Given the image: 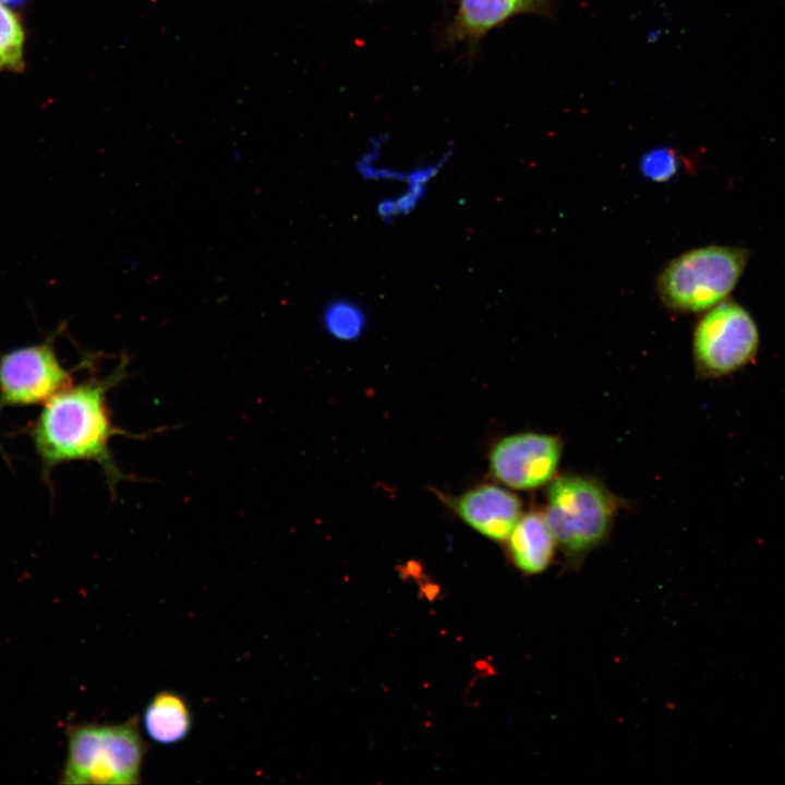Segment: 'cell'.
<instances>
[{"label":"cell","mask_w":785,"mask_h":785,"mask_svg":"<svg viewBox=\"0 0 785 785\" xmlns=\"http://www.w3.org/2000/svg\"><path fill=\"white\" fill-rule=\"evenodd\" d=\"M545 498V521L556 544L572 560L584 557L607 538L618 511L616 496L587 475L555 476Z\"/></svg>","instance_id":"7a4b0ae2"},{"label":"cell","mask_w":785,"mask_h":785,"mask_svg":"<svg viewBox=\"0 0 785 785\" xmlns=\"http://www.w3.org/2000/svg\"><path fill=\"white\" fill-rule=\"evenodd\" d=\"M0 1H2L3 3L7 4V3H9V2H10V3H16V2L22 1V0H0Z\"/></svg>","instance_id":"9a60e30c"},{"label":"cell","mask_w":785,"mask_h":785,"mask_svg":"<svg viewBox=\"0 0 785 785\" xmlns=\"http://www.w3.org/2000/svg\"><path fill=\"white\" fill-rule=\"evenodd\" d=\"M679 167V158L672 148H654L648 152L640 161L641 172L652 181L669 180Z\"/></svg>","instance_id":"5bb4252c"},{"label":"cell","mask_w":785,"mask_h":785,"mask_svg":"<svg viewBox=\"0 0 785 785\" xmlns=\"http://www.w3.org/2000/svg\"><path fill=\"white\" fill-rule=\"evenodd\" d=\"M748 257L749 251L739 246L710 245L686 252L660 274L659 297L675 312L708 311L734 290Z\"/></svg>","instance_id":"277c9868"},{"label":"cell","mask_w":785,"mask_h":785,"mask_svg":"<svg viewBox=\"0 0 785 785\" xmlns=\"http://www.w3.org/2000/svg\"><path fill=\"white\" fill-rule=\"evenodd\" d=\"M506 541L514 565L526 575L543 572L557 545L543 512L535 510L521 515Z\"/></svg>","instance_id":"9c48e42d"},{"label":"cell","mask_w":785,"mask_h":785,"mask_svg":"<svg viewBox=\"0 0 785 785\" xmlns=\"http://www.w3.org/2000/svg\"><path fill=\"white\" fill-rule=\"evenodd\" d=\"M455 514L470 528L492 541H506L522 515V503L510 490L481 484L452 498Z\"/></svg>","instance_id":"ba28073f"},{"label":"cell","mask_w":785,"mask_h":785,"mask_svg":"<svg viewBox=\"0 0 785 785\" xmlns=\"http://www.w3.org/2000/svg\"><path fill=\"white\" fill-rule=\"evenodd\" d=\"M25 31L19 15L0 1V72H22Z\"/></svg>","instance_id":"4fadbf2b"},{"label":"cell","mask_w":785,"mask_h":785,"mask_svg":"<svg viewBox=\"0 0 785 785\" xmlns=\"http://www.w3.org/2000/svg\"><path fill=\"white\" fill-rule=\"evenodd\" d=\"M126 358L102 378L93 377L77 386H70L47 402L34 426L38 454L47 469L60 462L90 460L104 471L111 496L117 485L126 479L112 457L110 442L114 436L142 438L116 426L107 404L108 391L126 376Z\"/></svg>","instance_id":"6da1fadb"},{"label":"cell","mask_w":785,"mask_h":785,"mask_svg":"<svg viewBox=\"0 0 785 785\" xmlns=\"http://www.w3.org/2000/svg\"><path fill=\"white\" fill-rule=\"evenodd\" d=\"M759 331L749 312L733 300H724L698 322L692 341L698 372L706 377L732 374L757 355Z\"/></svg>","instance_id":"5b68a950"},{"label":"cell","mask_w":785,"mask_h":785,"mask_svg":"<svg viewBox=\"0 0 785 785\" xmlns=\"http://www.w3.org/2000/svg\"><path fill=\"white\" fill-rule=\"evenodd\" d=\"M547 14L545 0H460L452 35L478 38L518 14Z\"/></svg>","instance_id":"30bf717a"},{"label":"cell","mask_w":785,"mask_h":785,"mask_svg":"<svg viewBox=\"0 0 785 785\" xmlns=\"http://www.w3.org/2000/svg\"><path fill=\"white\" fill-rule=\"evenodd\" d=\"M321 324L331 338L345 342L355 341L367 328L369 313L354 298L335 297L324 304Z\"/></svg>","instance_id":"7c38bea8"},{"label":"cell","mask_w":785,"mask_h":785,"mask_svg":"<svg viewBox=\"0 0 785 785\" xmlns=\"http://www.w3.org/2000/svg\"><path fill=\"white\" fill-rule=\"evenodd\" d=\"M559 437L539 432H521L497 440L490 450L488 470L506 487L529 491L550 483L561 457Z\"/></svg>","instance_id":"52a82bcc"},{"label":"cell","mask_w":785,"mask_h":785,"mask_svg":"<svg viewBox=\"0 0 785 785\" xmlns=\"http://www.w3.org/2000/svg\"><path fill=\"white\" fill-rule=\"evenodd\" d=\"M70 386L71 373L60 364L51 339L14 349L0 358L1 404L47 402Z\"/></svg>","instance_id":"8992f818"},{"label":"cell","mask_w":785,"mask_h":785,"mask_svg":"<svg viewBox=\"0 0 785 785\" xmlns=\"http://www.w3.org/2000/svg\"><path fill=\"white\" fill-rule=\"evenodd\" d=\"M143 728L148 738L169 746L184 740L192 729V712L179 693L164 690L146 704L142 716Z\"/></svg>","instance_id":"8fae6325"},{"label":"cell","mask_w":785,"mask_h":785,"mask_svg":"<svg viewBox=\"0 0 785 785\" xmlns=\"http://www.w3.org/2000/svg\"><path fill=\"white\" fill-rule=\"evenodd\" d=\"M146 745L136 718L118 724H81L68 732L67 784L140 783Z\"/></svg>","instance_id":"3957f363"}]
</instances>
